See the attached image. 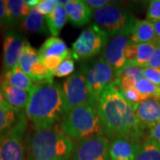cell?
<instances>
[{"label":"cell","mask_w":160,"mask_h":160,"mask_svg":"<svg viewBox=\"0 0 160 160\" xmlns=\"http://www.w3.org/2000/svg\"><path fill=\"white\" fill-rule=\"evenodd\" d=\"M98 113L107 137L126 138L139 142L143 136V128L135 111L118 88L112 84L103 92L96 103Z\"/></svg>","instance_id":"cell-1"},{"label":"cell","mask_w":160,"mask_h":160,"mask_svg":"<svg viewBox=\"0 0 160 160\" xmlns=\"http://www.w3.org/2000/svg\"><path fill=\"white\" fill-rule=\"evenodd\" d=\"M65 113L62 85L54 81L45 82L30 92L25 115L34 128L53 127Z\"/></svg>","instance_id":"cell-2"},{"label":"cell","mask_w":160,"mask_h":160,"mask_svg":"<svg viewBox=\"0 0 160 160\" xmlns=\"http://www.w3.org/2000/svg\"><path fill=\"white\" fill-rule=\"evenodd\" d=\"M76 143L53 127L34 128L26 136L28 160H69Z\"/></svg>","instance_id":"cell-3"},{"label":"cell","mask_w":160,"mask_h":160,"mask_svg":"<svg viewBox=\"0 0 160 160\" xmlns=\"http://www.w3.org/2000/svg\"><path fill=\"white\" fill-rule=\"evenodd\" d=\"M60 131L77 141L104 134L95 104H87L67 111L60 121Z\"/></svg>","instance_id":"cell-4"},{"label":"cell","mask_w":160,"mask_h":160,"mask_svg":"<svg viewBox=\"0 0 160 160\" xmlns=\"http://www.w3.org/2000/svg\"><path fill=\"white\" fill-rule=\"evenodd\" d=\"M92 20L109 36H130L136 19L131 12L116 4H109L93 11Z\"/></svg>","instance_id":"cell-5"},{"label":"cell","mask_w":160,"mask_h":160,"mask_svg":"<svg viewBox=\"0 0 160 160\" xmlns=\"http://www.w3.org/2000/svg\"><path fill=\"white\" fill-rule=\"evenodd\" d=\"M109 35L96 24L83 30L72 44L71 54L75 60H87L102 52L109 41Z\"/></svg>","instance_id":"cell-6"},{"label":"cell","mask_w":160,"mask_h":160,"mask_svg":"<svg viewBox=\"0 0 160 160\" xmlns=\"http://www.w3.org/2000/svg\"><path fill=\"white\" fill-rule=\"evenodd\" d=\"M88 88L93 103H96L106 88L115 84L117 75L114 69L107 63L102 57L97 59L91 65L83 67Z\"/></svg>","instance_id":"cell-7"},{"label":"cell","mask_w":160,"mask_h":160,"mask_svg":"<svg viewBox=\"0 0 160 160\" xmlns=\"http://www.w3.org/2000/svg\"><path fill=\"white\" fill-rule=\"evenodd\" d=\"M62 91L66 105V112L80 106L94 104L83 68L69 76L63 82Z\"/></svg>","instance_id":"cell-8"},{"label":"cell","mask_w":160,"mask_h":160,"mask_svg":"<svg viewBox=\"0 0 160 160\" xmlns=\"http://www.w3.org/2000/svg\"><path fill=\"white\" fill-rule=\"evenodd\" d=\"M28 118L24 115L17 125L0 139V160H26L24 138Z\"/></svg>","instance_id":"cell-9"},{"label":"cell","mask_w":160,"mask_h":160,"mask_svg":"<svg viewBox=\"0 0 160 160\" xmlns=\"http://www.w3.org/2000/svg\"><path fill=\"white\" fill-rule=\"evenodd\" d=\"M109 143L104 134L78 141L71 160H109Z\"/></svg>","instance_id":"cell-10"},{"label":"cell","mask_w":160,"mask_h":160,"mask_svg":"<svg viewBox=\"0 0 160 160\" xmlns=\"http://www.w3.org/2000/svg\"><path fill=\"white\" fill-rule=\"evenodd\" d=\"M18 67L29 76L37 85L53 81L52 72L44 66L39 58L38 51L28 43L21 55Z\"/></svg>","instance_id":"cell-11"},{"label":"cell","mask_w":160,"mask_h":160,"mask_svg":"<svg viewBox=\"0 0 160 160\" xmlns=\"http://www.w3.org/2000/svg\"><path fill=\"white\" fill-rule=\"evenodd\" d=\"M29 42L22 33L7 29L3 39V70L4 73L18 67L21 55Z\"/></svg>","instance_id":"cell-12"},{"label":"cell","mask_w":160,"mask_h":160,"mask_svg":"<svg viewBox=\"0 0 160 160\" xmlns=\"http://www.w3.org/2000/svg\"><path fill=\"white\" fill-rule=\"evenodd\" d=\"M130 42L131 39L129 36H115L109 39L108 45L102 51V57L114 69L116 75L126 65L125 51Z\"/></svg>","instance_id":"cell-13"},{"label":"cell","mask_w":160,"mask_h":160,"mask_svg":"<svg viewBox=\"0 0 160 160\" xmlns=\"http://www.w3.org/2000/svg\"><path fill=\"white\" fill-rule=\"evenodd\" d=\"M142 145L126 138H115L109 143V160H135Z\"/></svg>","instance_id":"cell-14"},{"label":"cell","mask_w":160,"mask_h":160,"mask_svg":"<svg viewBox=\"0 0 160 160\" xmlns=\"http://www.w3.org/2000/svg\"><path fill=\"white\" fill-rule=\"evenodd\" d=\"M134 111L143 128L151 130L160 120V100L147 99L139 103Z\"/></svg>","instance_id":"cell-15"},{"label":"cell","mask_w":160,"mask_h":160,"mask_svg":"<svg viewBox=\"0 0 160 160\" xmlns=\"http://www.w3.org/2000/svg\"><path fill=\"white\" fill-rule=\"evenodd\" d=\"M65 11L70 23L75 27H83L92 19V9L86 1L70 0L65 6Z\"/></svg>","instance_id":"cell-16"},{"label":"cell","mask_w":160,"mask_h":160,"mask_svg":"<svg viewBox=\"0 0 160 160\" xmlns=\"http://www.w3.org/2000/svg\"><path fill=\"white\" fill-rule=\"evenodd\" d=\"M1 87L6 103L13 109L25 112L30 92L11 86L4 82L3 79H1Z\"/></svg>","instance_id":"cell-17"},{"label":"cell","mask_w":160,"mask_h":160,"mask_svg":"<svg viewBox=\"0 0 160 160\" xmlns=\"http://www.w3.org/2000/svg\"><path fill=\"white\" fill-rule=\"evenodd\" d=\"M5 5L6 27L20 25L30 12V9L22 0H6Z\"/></svg>","instance_id":"cell-18"},{"label":"cell","mask_w":160,"mask_h":160,"mask_svg":"<svg viewBox=\"0 0 160 160\" xmlns=\"http://www.w3.org/2000/svg\"><path fill=\"white\" fill-rule=\"evenodd\" d=\"M40 58L62 57L67 59L71 56V51L67 47L66 43L58 37H51L42 44L38 50Z\"/></svg>","instance_id":"cell-19"},{"label":"cell","mask_w":160,"mask_h":160,"mask_svg":"<svg viewBox=\"0 0 160 160\" xmlns=\"http://www.w3.org/2000/svg\"><path fill=\"white\" fill-rule=\"evenodd\" d=\"M130 39L134 44H144L157 40L154 24L146 20H137L133 24L130 33Z\"/></svg>","instance_id":"cell-20"},{"label":"cell","mask_w":160,"mask_h":160,"mask_svg":"<svg viewBox=\"0 0 160 160\" xmlns=\"http://www.w3.org/2000/svg\"><path fill=\"white\" fill-rule=\"evenodd\" d=\"M25 112L12 108L6 102L0 103V139L17 125Z\"/></svg>","instance_id":"cell-21"},{"label":"cell","mask_w":160,"mask_h":160,"mask_svg":"<svg viewBox=\"0 0 160 160\" xmlns=\"http://www.w3.org/2000/svg\"><path fill=\"white\" fill-rule=\"evenodd\" d=\"M20 29L25 33L46 35L49 30L46 22V18L36 9L30 10L29 13L20 24Z\"/></svg>","instance_id":"cell-22"},{"label":"cell","mask_w":160,"mask_h":160,"mask_svg":"<svg viewBox=\"0 0 160 160\" xmlns=\"http://www.w3.org/2000/svg\"><path fill=\"white\" fill-rule=\"evenodd\" d=\"M2 79L4 82H6L11 86L21 88L29 92L37 86V84L34 83V81L26 73H24L19 67H15L14 69L5 72L2 77Z\"/></svg>","instance_id":"cell-23"},{"label":"cell","mask_w":160,"mask_h":160,"mask_svg":"<svg viewBox=\"0 0 160 160\" xmlns=\"http://www.w3.org/2000/svg\"><path fill=\"white\" fill-rule=\"evenodd\" d=\"M45 18L49 33H51L52 37H58L68 21L65 6L57 5L54 10Z\"/></svg>","instance_id":"cell-24"},{"label":"cell","mask_w":160,"mask_h":160,"mask_svg":"<svg viewBox=\"0 0 160 160\" xmlns=\"http://www.w3.org/2000/svg\"><path fill=\"white\" fill-rule=\"evenodd\" d=\"M158 44L157 41L144 43V44H138L137 52H136V57L133 62L131 63L132 65L138 66L140 68H146L149 58L153 53L154 50L157 48Z\"/></svg>","instance_id":"cell-25"},{"label":"cell","mask_w":160,"mask_h":160,"mask_svg":"<svg viewBox=\"0 0 160 160\" xmlns=\"http://www.w3.org/2000/svg\"><path fill=\"white\" fill-rule=\"evenodd\" d=\"M143 97L147 99H157L160 100V86L155 85L145 78L138 80L134 87Z\"/></svg>","instance_id":"cell-26"},{"label":"cell","mask_w":160,"mask_h":160,"mask_svg":"<svg viewBox=\"0 0 160 160\" xmlns=\"http://www.w3.org/2000/svg\"><path fill=\"white\" fill-rule=\"evenodd\" d=\"M135 160H160V144L147 140L142 145Z\"/></svg>","instance_id":"cell-27"},{"label":"cell","mask_w":160,"mask_h":160,"mask_svg":"<svg viewBox=\"0 0 160 160\" xmlns=\"http://www.w3.org/2000/svg\"><path fill=\"white\" fill-rule=\"evenodd\" d=\"M75 71V62L72 55L67 58L63 62L55 69L52 75L53 77H58V78H63V77H69L72 74H74Z\"/></svg>","instance_id":"cell-28"},{"label":"cell","mask_w":160,"mask_h":160,"mask_svg":"<svg viewBox=\"0 0 160 160\" xmlns=\"http://www.w3.org/2000/svg\"><path fill=\"white\" fill-rule=\"evenodd\" d=\"M120 92H121L123 97L126 99L127 102L131 105L132 107L133 108V109L136 108V106L139 103H141L142 102L146 100L135 88H132V89H130V90H126V91Z\"/></svg>","instance_id":"cell-29"},{"label":"cell","mask_w":160,"mask_h":160,"mask_svg":"<svg viewBox=\"0 0 160 160\" xmlns=\"http://www.w3.org/2000/svg\"><path fill=\"white\" fill-rule=\"evenodd\" d=\"M146 17L152 22L160 21V0H152L148 6Z\"/></svg>","instance_id":"cell-30"},{"label":"cell","mask_w":160,"mask_h":160,"mask_svg":"<svg viewBox=\"0 0 160 160\" xmlns=\"http://www.w3.org/2000/svg\"><path fill=\"white\" fill-rule=\"evenodd\" d=\"M57 0H39L37 7L35 8L42 15H48L57 6Z\"/></svg>","instance_id":"cell-31"},{"label":"cell","mask_w":160,"mask_h":160,"mask_svg":"<svg viewBox=\"0 0 160 160\" xmlns=\"http://www.w3.org/2000/svg\"><path fill=\"white\" fill-rule=\"evenodd\" d=\"M120 75H131L137 78L138 79H141L142 78H143L142 68H140L132 64H126L123 69L117 73V77Z\"/></svg>","instance_id":"cell-32"},{"label":"cell","mask_w":160,"mask_h":160,"mask_svg":"<svg viewBox=\"0 0 160 160\" xmlns=\"http://www.w3.org/2000/svg\"><path fill=\"white\" fill-rule=\"evenodd\" d=\"M143 78H147L155 85L160 86V69L155 68H143Z\"/></svg>","instance_id":"cell-33"},{"label":"cell","mask_w":160,"mask_h":160,"mask_svg":"<svg viewBox=\"0 0 160 160\" xmlns=\"http://www.w3.org/2000/svg\"><path fill=\"white\" fill-rule=\"evenodd\" d=\"M146 68H155V69H160V46H157L153 53L149 58L148 64Z\"/></svg>","instance_id":"cell-34"},{"label":"cell","mask_w":160,"mask_h":160,"mask_svg":"<svg viewBox=\"0 0 160 160\" xmlns=\"http://www.w3.org/2000/svg\"><path fill=\"white\" fill-rule=\"evenodd\" d=\"M86 3L88 4V6H90L92 9H94V11H95V10L101 9L104 6L109 5L110 2L108 0H86Z\"/></svg>","instance_id":"cell-35"},{"label":"cell","mask_w":160,"mask_h":160,"mask_svg":"<svg viewBox=\"0 0 160 160\" xmlns=\"http://www.w3.org/2000/svg\"><path fill=\"white\" fill-rule=\"evenodd\" d=\"M149 140H151L155 142L160 144V120L156 125V126L150 130Z\"/></svg>","instance_id":"cell-36"},{"label":"cell","mask_w":160,"mask_h":160,"mask_svg":"<svg viewBox=\"0 0 160 160\" xmlns=\"http://www.w3.org/2000/svg\"><path fill=\"white\" fill-rule=\"evenodd\" d=\"M6 26V5L5 1L0 0V27Z\"/></svg>","instance_id":"cell-37"},{"label":"cell","mask_w":160,"mask_h":160,"mask_svg":"<svg viewBox=\"0 0 160 160\" xmlns=\"http://www.w3.org/2000/svg\"><path fill=\"white\" fill-rule=\"evenodd\" d=\"M24 2H25L26 6H28L30 10H32V9H35L37 7L39 0H25Z\"/></svg>","instance_id":"cell-38"},{"label":"cell","mask_w":160,"mask_h":160,"mask_svg":"<svg viewBox=\"0 0 160 160\" xmlns=\"http://www.w3.org/2000/svg\"><path fill=\"white\" fill-rule=\"evenodd\" d=\"M153 24H154V29L157 38H160V21L155 22H153Z\"/></svg>","instance_id":"cell-39"},{"label":"cell","mask_w":160,"mask_h":160,"mask_svg":"<svg viewBox=\"0 0 160 160\" xmlns=\"http://www.w3.org/2000/svg\"><path fill=\"white\" fill-rule=\"evenodd\" d=\"M157 44H158V46H160V38H157Z\"/></svg>","instance_id":"cell-40"}]
</instances>
